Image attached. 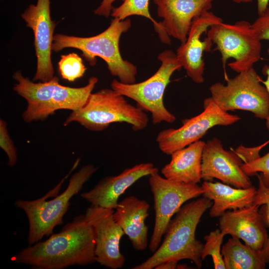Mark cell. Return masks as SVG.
<instances>
[{
	"label": "cell",
	"mask_w": 269,
	"mask_h": 269,
	"mask_svg": "<svg viewBox=\"0 0 269 269\" xmlns=\"http://www.w3.org/2000/svg\"><path fill=\"white\" fill-rule=\"evenodd\" d=\"M95 234L84 215L76 216L57 234L23 249L11 260L37 269H62L96 262Z\"/></svg>",
	"instance_id": "cell-1"
},
{
	"label": "cell",
	"mask_w": 269,
	"mask_h": 269,
	"mask_svg": "<svg viewBox=\"0 0 269 269\" xmlns=\"http://www.w3.org/2000/svg\"><path fill=\"white\" fill-rule=\"evenodd\" d=\"M212 204L211 200L203 196L182 206L169 222L158 248L133 269H152L166 261L185 259L191 260L201 268L204 245L196 238V229L202 215Z\"/></svg>",
	"instance_id": "cell-2"
},
{
	"label": "cell",
	"mask_w": 269,
	"mask_h": 269,
	"mask_svg": "<svg viewBox=\"0 0 269 269\" xmlns=\"http://www.w3.org/2000/svg\"><path fill=\"white\" fill-rule=\"evenodd\" d=\"M13 78L17 82L14 91L27 103L22 113L26 123L44 120L59 110L80 109L87 103L98 81L97 77H91L85 86L73 88L61 85L59 79L54 76L48 81L35 83L24 77L19 71L13 74Z\"/></svg>",
	"instance_id": "cell-3"
},
{
	"label": "cell",
	"mask_w": 269,
	"mask_h": 269,
	"mask_svg": "<svg viewBox=\"0 0 269 269\" xmlns=\"http://www.w3.org/2000/svg\"><path fill=\"white\" fill-rule=\"evenodd\" d=\"M131 26L129 18L120 20L113 18L106 29L93 36L83 37L56 34L53 36L52 51L58 52L66 48L78 49L91 66L96 64V57H99L106 63L111 75L117 77L120 82L134 83L137 68L123 58L119 48L121 35Z\"/></svg>",
	"instance_id": "cell-4"
},
{
	"label": "cell",
	"mask_w": 269,
	"mask_h": 269,
	"mask_svg": "<svg viewBox=\"0 0 269 269\" xmlns=\"http://www.w3.org/2000/svg\"><path fill=\"white\" fill-rule=\"evenodd\" d=\"M125 97L113 89L92 93L82 108L72 111L64 126L76 122L90 131L100 132L111 124L126 123L134 131L143 130L148 123L147 115L138 106L129 103Z\"/></svg>",
	"instance_id": "cell-5"
},
{
	"label": "cell",
	"mask_w": 269,
	"mask_h": 269,
	"mask_svg": "<svg viewBox=\"0 0 269 269\" xmlns=\"http://www.w3.org/2000/svg\"><path fill=\"white\" fill-rule=\"evenodd\" d=\"M98 168L89 164L81 167L70 178L66 189L52 199L47 200L50 191L43 197L33 200H17L15 206L26 215L29 224L27 242L29 245L51 235L54 229L63 223L71 199L83 188L84 184Z\"/></svg>",
	"instance_id": "cell-6"
},
{
	"label": "cell",
	"mask_w": 269,
	"mask_h": 269,
	"mask_svg": "<svg viewBox=\"0 0 269 269\" xmlns=\"http://www.w3.org/2000/svg\"><path fill=\"white\" fill-rule=\"evenodd\" d=\"M161 65L157 71L146 80L132 84L123 83L114 79L112 89L134 101L145 112L150 113L152 123H174L176 117L165 107L163 95L173 73L182 68L176 54L165 50L158 56Z\"/></svg>",
	"instance_id": "cell-7"
},
{
	"label": "cell",
	"mask_w": 269,
	"mask_h": 269,
	"mask_svg": "<svg viewBox=\"0 0 269 269\" xmlns=\"http://www.w3.org/2000/svg\"><path fill=\"white\" fill-rule=\"evenodd\" d=\"M253 67L238 73L226 85L215 83L209 88L213 101L223 110L249 111L262 120L269 116V95Z\"/></svg>",
	"instance_id": "cell-8"
},
{
	"label": "cell",
	"mask_w": 269,
	"mask_h": 269,
	"mask_svg": "<svg viewBox=\"0 0 269 269\" xmlns=\"http://www.w3.org/2000/svg\"><path fill=\"white\" fill-rule=\"evenodd\" d=\"M207 37L220 52L224 67L227 60L233 58L234 61L228 65L240 73L253 67L261 59V40L248 21L213 24L207 30Z\"/></svg>",
	"instance_id": "cell-9"
},
{
	"label": "cell",
	"mask_w": 269,
	"mask_h": 269,
	"mask_svg": "<svg viewBox=\"0 0 269 269\" xmlns=\"http://www.w3.org/2000/svg\"><path fill=\"white\" fill-rule=\"evenodd\" d=\"M148 182L153 197L155 211L154 225L149 249L154 253L159 247L172 216L186 201L203 195V190L197 183L170 180L162 177L158 172L149 175Z\"/></svg>",
	"instance_id": "cell-10"
},
{
	"label": "cell",
	"mask_w": 269,
	"mask_h": 269,
	"mask_svg": "<svg viewBox=\"0 0 269 269\" xmlns=\"http://www.w3.org/2000/svg\"><path fill=\"white\" fill-rule=\"evenodd\" d=\"M204 111L200 114L182 121L178 129L170 128L161 131L156 137L159 149L166 155L183 148L199 140L211 128L216 126H229L241 119L221 109L211 99L203 102Z\"/></svg>",
	"instance_id": "cell-11"
},
{
	"label": "cell",
	"mask_w": 269,
	"mask_h": 269,
	"mask_svg": "<svg viewBox=\"0 0 269 269\" xmlns=\"http://www.w3.org/2000/svg\"><path fill=\"white\" fill-rule=\"evenodd\" d=\"M50 0H37L21 16L34 34L37 68L33 81L47 82L54 76L51 61L52 45L56 23L50 15Z\"/></svg>",
	"instance_id": "cell-12"
},
{
	"label": "cell",
	"mask_w": 269,
	"mask_h": 269,
	"mask_svg": "<svg viewBox=\"0 0 269 269\" xmlns=\"http://www.w3.org/2000/svg\"><path fill=\"white\" fill-rule=\"evenodd\" d=\"M113 209L91 205L85 212L86 221L95 234L96 262L111 269L123 267L125 258L120 250V242L125 235L114 219Z\"/></svg>",
	"instance_id": "cell-13"
},
{
	"label": "cell",
	"mask_w": 269,
	"mask_h": 269,
	"mask_svg": "<svg viewBox=\"0 0 269 269\" xmlns=\"http://www.w3.org/2000/svg\"><path fill=\"white\" fill-rule=\"evenodd\" d=\"M243 161L236 151L224 148L221 141L214 137L205 142L202 157V178H217L238 188L252 187V182L243 170Z\"/></svg>",
	"instance_id": "cell-14"
},
{
	"label": "cell",
	"mask_w": 269,
	"mask_h": 269,
	"mask_svg": "<svg viewBox=\"0 0 269 269\" xmlns=\"http://www.w3.org/2000/svg\"><path fill=\"white\" fill-rule=\"evenodd\" d=\"M222 22L223 19L212 11L203 12L193 20L186 42L176 50L177 57L187 75L196 83L204 81L203 54L204 51H211L213 44L207 37L201 40V36L211 26Z\"/></svg>",
	"instance_id": "cell-15"
},
{
	"label": "cell",
	"mask_w": 269,
	"mask_h": 269,
	"mask_svg": "<svg viewBox=\"0 0 269 269\" xmlns=\"http://www.w3.org/2000/svg\"><path fill=\"white\" fill-rule=\"evenodd\" d=\"M157 6L163 35L170 43V36L184 43L193 20L209 10L214 0H152Z\"/></svg>",
	"instance_id": "cell-16"
},
{
	"label": "cell",
	"mask_w": 269,
	"mask_h": 269,
	"mask_svg": "<svg viewBox=\"0 0 269 269\" xmlns=\"http://www.w3.org/2000/svg\"><path fill=\"white\" fill-rule=\"evenodd\" d=\"M259 206L252 204L241 209L227 210L220 216V230L225 236L242 239L245 244L261 252L269 235Z\"/></svg>",
	"instance_id": "cell-17"
},
{
	"label": "cell",
	"mask_w": 269,
	"mask_h": 269,
	"mask_svg": "<svg viewBox=\"0 0 269 269\" xmlns=\"http://www.w3.org/2000/svg\"><path fill=\"white\" fill-rule=\"evenodd\" d=\"M158 172L151 162L137 164L124 169L117 175L107 176L81 196L92 205L115 209L119 197L141 178Z\"/></svg>",
	"instance_id": "cell-18"
},
{
	"label": "cell",
	"mask_w": 269,
	"mask_h": 269,
	"mask_svg": "<svg viewBox=\"0 0 269 269\" xmlns=\"http://www.w3.org/2000/svg\"><path fill=\"white\" fill-rule=\"evenodd\" d=\"M149 205L144 200L131 195L118 202L113 217L129 238L133 248L145 250L148 244V227L145 221Z\"/></svg>",
	"instance_id": "cell-19"
},
{
	"label": "cell",
	"mask_w": 269,
	"mask_h": 269,
	"mask_svg": "<svg viewBox=\"0 0 269 269\" xmlns=\"http://www.w3.org/2000/svg\"><path fill=\"white\" fill-rule=\"evenodd\" d=\"M205 142L198 140L173 152L170 162L161 169L170 180L197 183L202 178V157Z\"/></svg>",
	"instance_id": "cell-20"
},
{
	"label": "cell",
	"mask_w": 269,
	"mask_h": 269,
	"mask_svg": "<svg viewBox=\"0 0 269 269\" xmlns=\"http://www.w3.org/2000/svg\"><path fill=\"white\" fill-rule=\"evenodd\" d=\"M203 195L212 201L209 215L221 216L228 210H235L253 204L257 190L252 186L247 188H233L220 182L205 181L202 185Z\"/></svg>",
	"instance_id": "cell-21"
},
{
	"label": "cell",
	"mask_w": 269,
	"mask_h": 269,
	"mask_svg": "<svg viewBox=\"0 0 269 269\" xmlns=\"http://www.w3.org/2000/svg\"><path fill=\"white\" fill-rule=\"evenodd\" d=\"M221 253L226 269H263L266 263L261 252L245 244L239 239L230 238L223 246Z\"/></svg>",
	"instance_id": "cell-22"
},
{
	"label": "cell",
	"mask_w": 269,
	"mask_h": 269,
	"mask_svg": "<svg viewBox=\"0 0 269 269\" xmlns=\"http://www.w3.org/2000/svg\"><path fill=\"white\" fill-rule=\"evenodd\" d=\"M149 0H125L119 6L113 8L111 15L113 18L120 20L128 18L132 15H139L150 20L154 24L159 36L161 34L159 22H156L151 16L149 11Z\"/></svg>",
	"instance_id": "cell-23"
},
{
	"label": "cell",
	"mask_w": 269,
	"mask_h": 269,
	"mask_svg": "<svg viewBox=\"0 0 269 269\" xmlns=\"http://www.w3.org/2000/svg\"><path fill=\"white\" fill-rule=\"evenodd\" d=\"M58 65L62 79L69 82L82 77L86 70L82 58L74 52L61 55Z\"/></svg>",
	"instance_id": "cell-24"
},
{
	"label": "cell",
	"mask_w": 269,
	"mask_h": 269,
	"mask_svg": "<svg viewBox=\"0 0 269 269\" xmlns=\"http://www.w3.org/2000/svg\"><path fill=\"white\" fill-rule=\"evenodd\" d=\"M224 236L220 229H216L204 237L205 243L202 251V260L211 256L215 269H226L221 251Z\"/></svg>",
	"instance_id": "cell-25"
},
{
	"label": "cell",
	"mask_w": 269,
	"mask_h": 269,
	"mask_svg": "<svg viewBox=\"0 0 269 269\" xmlns=\"http://www.w3.org/2000/svg\"><path fill=\"white\" fill-rule=\"evenodd\" d=\"M259 187L255 197L253 204L259 206L263 205L260 213L265 224L269 228V189L266 188L262 180L258 178ZM262 258L266 264L269 263V235L268 239L261 251Z\"/></svg>",
	"instance_id": "cell-26"
},
{
	"label": "cell",
	"mask_w": 269,
	"mask_h": 269,
	"mask_svg": "<svg viewBox=\"0 0 269 269\" xmlns=\"http://www.w3.org/2000/svg\"><path fill=\"white\" fill-rule=\"evenodd\" d=\"M242 168L249 176L257 174L264 185L269 189V151L263 156L243 163Z\"/></svg>",
	"instance_id": "cell-27"
},
{
	"label": "cell",
	"mask_w": 269,
	"mask_h": 269,
	"mask_svg": "<svg viewBox=\"0 0 269 269\" xmlns=\"http://www.w3.org/2000/svg\"><path fill=\"white\" fill-rule=\"evenodd\" d=\"M0 146L8 157V165L14 166L17 159L16 149L8 134L6 123L2 119L0 120Z\"/></svg>",
	"instance_id": "cell-28"
},
{
	"label": "cell",
	"mask_w": 269,
	"mask_h": 269,
	"mask_svg": "<svg viewBox=\"0 0 269 269\" xmlns=\"http://www.w3.org/2000/svg\"><path fill=\"white\" fill-rule=\"evenodd\" d=\"M251 26L261 40H269V5L264 12L251 23Z\"/></svg>",
	"instance_id": "cell-29"
},
{
	"label": "cell",
	"mask_w": 269,
	"mask_h": 269,
	"mask_svg": "<svg viewBox=\"0 0 269 269\" xmlns=\"http://www.w3.org/2000/svg\"><path fill=\"white\" fill-rule=\"evenodd\" d=\"M116 0H102L100 5L94 10V13L108 17L114 8L113 3ZM120 0L123 2L125 0Z\"/></svg>",
	"instance_id": "cell-30"
},
{
	"label": "cell",
	"mask_w": 269,
	"mask_h": 269,
	"mask_svg": "<svg viewBox=\"0 0 269 269\" xmlns=\"http://www.w3.org/2000/svg\"><path fill=\"white\" fill-rule=\"evenodd\" d=\"M268 53L269 56V48L268 49ZM264 71L265 73L267 75V78L266 81H262V82L264 84L269 95V66H266L264 68ZM266 127L269 132V116L266 119Z\"/></svg>",
	"instance_id": "cell-31"
},
{
	"label": "cell",
	"mask_w": 269,
	"mask_h": 269,
	"mask_svg": "<svg viewBox=\"0 0 269 269\" xmlns=\"http://www.w3.org/2000/svg\"><path fill=\"white\" fill-rule=\"evenodd\" d=\"M178 262L170 261L163 262L157 266L155 269H173L177 268Z\"/></svg>",
	"instance_id": "cell-32"
},
{
	"label": "cell",
	"mask_w": 269,
	"mask_h": 269,
	"mask_svg": "<svg viewBox=\"0 0 269 269\" xmlns=\"http://www.w3.org/2000/svg\"><path fill=\"white\" fill-rule=\"evenodd\" d=\"M269 0H257V11L259 16L262 15L269 6Z\"/></svg>",
	"instance_id": "cell-33"
},
{
	"label": "cell",
	"mask_w": 269,
	"mask_h": 269,
	"mask_svg": "<svg viewBox=\"0 0 269 269\" xmlns=\"http://www.w3.org/2000/svg\"><path fill=\"white\" fill-rule=\"evenodd\" d=\"M234 2L237 3H248L252 2L253 0H232Z\"/></svg>",
	"instance_id": "cell-34"
}]
</instances>
